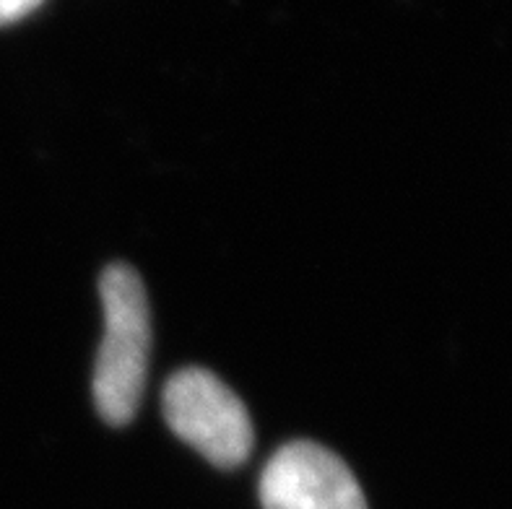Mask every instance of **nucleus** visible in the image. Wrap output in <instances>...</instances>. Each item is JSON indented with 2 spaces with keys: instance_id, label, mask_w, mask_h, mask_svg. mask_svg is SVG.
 <instances>
[{
  "instance_id": "obj_1",
  "label": "nucleus",
  "mask_w": 512,
  "mask_h": 509,
  "mask_svg": "<svg viewBox=\"0 0 512 509\" xmlns=\"http://www.w3.org/2000/svg\"><path fill=\"white\" fill-rule=\"evenodd\" d=\"M104 336L99 343L91 393L107 424L125 426L141 406L151 354V310L146 289L130 265L115 263L99 278Z\"/></svg>"
},
{
  "instance_id": "obj_2",
  "label": "nucleus",
  "mask_w": 512,
  "mask_h": 509,
  "mask_svg": "<svg viewBox=\"0 0 512 509\" xmlns=\"http://www.w3.org/2000/svg\"><path fill=\"white\" fill-rule=\"evenodd\" d=\"M162 408L169 429L219 468H237L253 450L255 432L245 403L208 369L188 367L172 374Z\"/></svg>"
},
{
  "instance_id": "obj_3",
  "label": "nucleus",
  "mask_w": 512,
  "mask_h": 509,
  "mask_svg": "<svg viewBox=\"0 0 512 509\" xmlns=\"http://www.w3.org/2000/svg\"><path fill=\"white\" fill-rule=\"evenodd\" d=\"M263 509H367L357 476L315 442H289L260 476Z\"/></svg>"
},
{
  "instance_id": "obj_4",
  "label": "nucleus",
  "mask_w": 512,
  "mask_h": 509,
  "mask_svg": "<svg viewBox=\"0 0 512 509\" xmlns=\"http://www.w3.org/2000/svg\"><path fill=\"white\" fill-rule=\"evenodd\" d=\"M45 0H0V26L16 24L37 11Z\"/></svg>"
}]
</instances>
